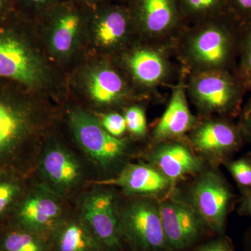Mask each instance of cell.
<instances>
[{
  "instance_id": "1",
  "label": "cell",
  "mask_w": 251,
  "mask_h": 251,
  "mask_svg": "<svg viewBox=\"0 0 251 251\" xmlns=\"http://www.w3.org/2000/svg\"><path fill=\"white\" fill-rule=\"evenodd\" d=\"M242 23L234 15L197 23L178 39V55L192 73L236 72Z\"/></svg>"
},
{
  "instance_id": "2",
  "label": "cell",
  "mask_w": 251,
  "mask_h": 251,
  "mask_svg": "<svg viewBox=\"0 0 251 251\" xmlns=\"http://www.w3.org/2000/svg\"><path fill=\"white\" fill-rule=\"evenodd\" d=\"M69 124L88 161L105 179L116 175L128 163L127 140L112 136L93 115L79 108L69 112Z\"/></svg>"
},
{
  "instance_id": "3",
  "label": "cell",
  "mask_w": 251,
  "mask_h": 251,
  "mask_svg": "<svg viewBox=\"0 0 251 251\" xmlns=\"http://www.w3.org/2000/svg\"><path fill=\"white\" fill-rule=\"evenodd\" d=\"M186 90L202 118L232 119L239 117L248 91L236 72L226 70L192 73Z\"/></svg>"
},
{
  "instance_id": "4",
  "label": "cell",
  "mask_w": 251,
  "mask_h": 251,
  "mask_svg": "<svg viewBox=\"0 0 251 251\" xmlns=\"http://www.w3.org/2000/svg\"><path fill=\"white\" fill-rule=\"evenodd\" d=\"M34 171L36 182L68 201L77 197L94 180L80 157L56 142L42 146Z\"/></svg>"
},
{
  "instance_id": "5",
  "label": "cell",
  "mask_w": 251,
  "mask_h": 251,
  "mask_svg": "<svg viewBox=\"0 0 251 251\" xmlns=\"http://www.w3.org/2000/svg\"><path fill=\"white\" fill-rule=\"evenodd\" d=\"M75 210L105 251L123 245L120 226L121 199L113 186L91 184L77 196Z\"/></svg>"
},
{
  "instance_id": "6",
  "label": "cell",
  "mask_w": 251,
  "mask_h": 251,
  "mask_svg": "<svg viewBox=\"0 0 251 251\" xmlns=\"http://www.w3.org/2000/svg\"><path fill=\"white\" fill-rule=\"evenodd\" d=\"M120 201V226L123 242L136 251H170L167 243L159 200L126 196Z\"/></svg>"
},
{
  "instance_id": "7",
  "label": "cell",
  "mask_w": 251,
  "mask_h": 251,
  "mask_svg": "<svg viewBox=\"0 0 251 251\" xmlns=\"http://www.w3.org/2000/svg\"><path fill=\"white\" fill-rule=\"evenodd\" d=\"M210 232L224 235L229 213L237 197L233 188L216 168L196 176L187 196Z\"/></svg>"
},
{
  "instance_id": "8",
  "label": "cell",
  "mask_w": 251,
  "mask_h": 251,
  "mask_svg": "<svg viewBox=\"0 0 251 251\" xmlns=\"http://www.w3.org/2000/svg\"><path fill=\"white\" fill-rule=\"evenodd\" d=\"M187 139L195 152L214 168L232 159L247 143L237 122L218 116L199 120Z\"/></svg>"
},
{
  "instance_id": "9",
  "label": "cell",
  "mask_w": 251,
  "mask_h": 251,
  "mask_svg": "<svg viewBox=\"0 0 251 251\" xmlns=\"http://www.w3.org/2000/svg\"><path fill=\"white\" fill-rule=\"evenodd\" d=\"M162 224L170 251H186L209 231L187 196L176 188L159 200Z\"/></svg>"
},
{
  "instance_id": "10",
  "label": "cell",
  "mask_w": 251,
  "mask_h": 251,
  "mask_svg": "<svg viewBox=\"0 0 251 251\" xmlns=\"http://www.w3.org/2000/svg\"><path fill=\"white\" fill-rule=\"evenodd\" d=\"M71 210L69 201L35 181L18 202V227L49 236Z\"/></svg>"
},
{
  "instance_id": "11",
  "label": "cell",
  "mask_w": 251,
  "mask_h": 251,
  "mask_svg": "<svg viewBox=\"0 0 251 251\" xmlns=\"http://www.w3.org/2000/svg\"><path fill=\"white\" fill-rule=\"evenodd\" d=\"M143 157L145 162L156 168L175 186L189 176L201 174L209 166L182 140L153 145Z\"/></svg>"
},
{
  "instance_id": "12",
  "label": "cell",
  "mask_w": 251,
  "mask_h": 251,
  "mask_svg": "<svg viewBox=\"0 0 251 251\" xmlns=\"http://www.w3.org/2000/svg\"><path fill=\"white\" fill-rule=\"evenodd\" d=\"M91 184L106 185L120 188L126 196L161 199L175 186L156 168L146 162H128L115 176L94 179Z\"/></svg>"
},
{
  "instance_id": "13",
  "label": "cell",
  "mask_w": 251,
  "mask_h": 251,
  "mask_svg": "<svg viewBox=\"0 0 251 251\" xmlns=\"http://www.w3.org/2000/svg\"><path fill=\"white\" fill-rule=\"evenodd\" d=\"M0 76L36 87L44 80V68L21 39L12 34L0 33Z\"/></svg>"
},
{
  "instance_id": "14",
  "label": "cell",
  "mask_w": 251,
  "mask_h": 251,
  "mask_svg": "<svg viewBox=\"0 0 251 251\" xmlns=\"http://www.w3.org/2000/svg\"><path fill=\"white\" fill-rule=\"evenodd\" d=\"M130 15L144 35L161 43L177 30L182 14L179 0H135Z\"/></svg>"
},
{
  "instance_id": "15",
  "label": "cell",
  "mask_w": 251,
  "mask_h": 251,
  "mask_svg": "<svg viewBox=\"0 0 251 251\" xmlns=\"http://www.w3.org/2000/svg\"><path fill=\"white\" fill-rule=\"evenodd\" d=\"M34 110L0 101V159L12 154L41 128Z\"/></svg>"
},
{
  "instance_id": "16",
  "label": "cell",
  "mask_w": 251,
  "mask_h": 251,
  "mask_svg": "<svg viewBox=\"0 0 251 251\" xmlns=\"http://www.w3.org/2000/svg\"><path fill=\"white\" fill-rule=\"evenodd\" d=\"M198 121L189 108L186 85L179 84L173 90L164 113L153 128V145L182 139L196 126Z\"/></svg>"
},
{
  "instance_id": "17",
  "label": "cell",
  "mask_w": 251,
  "mask_h": 251,
  "mask_svg": "<svg viewBox=\"0 0 251 251\" xmlns=\"http://www.w3.org/2000/svg\"><path fill=\"white\" fill-rule=\"evenodd\" d=\"M146 46L134 50L126 59V65L133 79L149 88L166 82L172 72L166 48L162 45Z\"/></svg>"
},
{
  "instance_id": "18",
  "label": "cell",
  "mask_w": 251,
  "mask_h": 251,
  "mask_svg": "<svg viewBox=\"0 0 251 251\" xmlns=\"http://www.w3.org/2000/svg\"><path fill=\"white\" fill-rule=\"evenodd\" d=\"M49 237L51 251H105L75 209L69 211Z\"/></svg>"
},
{
  "instance_id": "19",
  "label": "cell",
  "mask_w": 251,
  "mask_h": 251,
  "mask_svg": "<svg viewBox=\"0 0 251 251\" xmlns=\"http://www.w3.org/2000/svg\"><path fill=\"white\" fill-rule=\"evenodd\" d=\"M133 23L131 15L119 6L102 10L94 21V33L97 42L103 47H117L125 41Z\"/></svg>"
},
{
  "instance_id": "20",
  "label": "cell",
  "mask_w": 251,
  "mask_h": 251,
  "mask_svg": "<svg viewBox=\"0 0 251 251\" xmlns=\"http://www.w3.org/2000/svg\"><path fill=\"white\" fill-rule=\"evenodd\" d=\"M81 15L74 9L63 7L54 14L50 46L54 53L65 55L72 51L82 27Z\"/></svg>"
},
{
  "instance_id": "21",
  "label": "cell",
  "mask_w": 251,
  "mask_h": 251,
  "mask_svg": "<svg viewBox=\"0 0 251 251\" xmlns=\"http://www.w3.org/2000/svg\"><path fill=\"white\" fill-rule=\"evenodd\" d=\"M89 92L95 102L112 105L125 99L126 85L121 75L110 67L97 69L91 75Z\"/></svg>"
},
{
  "instance_id": "22",
  "label": "cell",
  "mask_w": 251,
  "mask_h": 251,
  "mask_svg": "<svg viewBox=\"0 0 251 251\" xmlns=\"http://www.w3.org/2000/svg\"><path fill=\"white\" fill-rule=\"evenodd\" d=\"M179 3L181 14L196 24L232 14L228 0H179Z\"/></svg>"
},
{
  "instance_id": "23",
  "label": "cell",
  "mask_w": 251,
  "mask_h": 251,
  "mask_svg": "<svg viewBox=\"0 0 251 251\" xmlns=\"http://www.w3.org/2000/svg\"><path fill=\"white\" fill-rule=\"evenodd\" d=\"M1 248L2 251H51L49 236L18 226L5 234Z\"/></svg>"
},
{
  "instance_id": "24",
  "label": "cell",
  "mask_w": 251,
  "mask_h": 251,
  "mask_svg": "<svg viewBox=\"0 0 251 251\" xmlns=\"http://www.w3.org/2000/svg\"><path fill=\"white\" fill-rule=\"evenodd\" d=\"M236 74L248 90H251V21L242 23L240 51Z\"/></svg>"
},
{
  "instance_id": "25",
  "label": "cell",
  "mask_w": 251,
  "mask_h": 251,
  "mask_svg": "<svg viewBox=\"0 0 251 251\" xmlns=\"http://www.w3.org/2000/svg\"><path fill=\"white\" fill-rule=\"evenodd\" d=\"M224 165L232 175L241 193L251 190V153L237 159L232 158Z\"/></svg>"
},
{
  "instance_id": "26",
  "label": "cell",
  "mask_w": 251,
  "mask_h": 251,
  "mask_svg": "<svg viewBox=\"0 0 251 251\" xmlns=\"http://www.w3.org/2000/svg\"><path fill=\"white\" fill-rule=\"evenodd\" d=\"M23 185L14 178L0 179V217L16 202L20 196H23Z\"/></svg>"
},
{
  "instance_id": "27",
  "label": "cell",
  "mask_w": 251,
  "mask_h": 251,
  "mask_svg": "<svg viewBox=\"0 0 251 251\" xmlns=\"http://www.w3.org/2000/svg\"><path fill=\"white\" fill-rule=\"evenodd\" d=\"M125 116L127 130L137 138H143L148 133V122L145 110L139 105H132L126 109Z\"/></svg>"
},
{
  "instance_id": "28",
  "label": "cell",
  "mask_w": 251,
  "mask_h": 251,
  "mask_svg": "<svg viewBox=\"0 0 251 251\" xmlns=\"http://www.w3.org/2000/svg\"><path fill=\"white\" fill-rule=\"evenodd\" d=\"M100 122L110 134L116 138H122L127 130L125 116L118 112L105 114Z\"/></svg>"
},
{
  "instance_id": "29",
  "label": "cell",
  "mask_w": 251,
  "mask_h": 251,
  "mask_svg": "<svg viewBox=\"0 0 251 251\" xmlns=\"http://www.w3.org/2000/svg\"><path fill=\"white\" fill-rule=\"evenodd\" d=\"M238 125L242 130L246 142L251 146V96L245 103L243 104L239 115Z\"/></svg>"
},
{
  "instance_id": "30",
  "label": "cell",
  "mask_w": 251,
  "mask_h": 251,
  "mask_svg": "<svg viewBox=\"0 0 251 251\" xmlns=\"http://www.w3.org/2000/svg\"><path fill=\"white\" fill-rule=\"evenodd\" d=\"M232 14L242 23L251 21V0H228Z\"/></svg>"
},
{
  "instance_id": "31",
  "label": "cell",
  "mask_w": 251,
  "mask_h": 251,
  "mask_svg": "<svg viewBox=\"0 0 251 251\" xmlns=\"http://www.w3.org/2000/svg\"><path fill=\"white\" fill-rule=\"evenodd\" d=\"M196 251H237L228 238L224 235L209 241L198 248Z\"/></svg>"
},
{
  "instance_id": "32",
  "label": "cell",
  "mask_w": 251,
  "mask_h": 251,
  "mask_svg": "<svg viewBox=\"0 0 251 251\" xmlns=\"http://www.w3.org/2000/svg\"><path fill=\"white\" fill-rule=\"evenodd\" d=\"M237 211L240 216H251V190L241 193Z\"/></svg>"
},
{
  "instance_id": "33",
  "label": "cell",
  "mask_w": 251,
  "mask_h": 251,
  "mask_svg": "<svg viewBox=\"0 0 251 251\" xmlns=\"http://www.w3.org/2000/svg\"><path fill=\"white\" fill-rule=\"evenodd\" d=\"M28 3L38 8H46L50 6L53 0H26Z\"/></svg>"
},
{
  "instance_id": "34",
  "label": "cell",
  "mask_w": 251,
  "mask_h": 251,
  "mask_svg": "<svg viewBox=\"0 0 251 251\" xmlns=\"http://www.w3.org/2000/svg\"><path fill=\"white\" fill-rule=\"evenodd\" d=\"M244 242L246 251H251V226L244 235Z\"/></svg>"
},
{
  "instance_id": "35",
  "label": "cell",
  "mask_w": 251,
  "mask_h": 251,
  "mask_svg": "<svg viewBox=\"0 0 251 251\" xmlns=\"http://www.w3.org/2000/svg\"><path fill=\"white\" fill-rule=\"evenodd\" d=\"M4 0H0V12H1V10L3 9V6H4Z\"/></svg>"
},
{
  "instance_id": "36",
  "label": "cell",
  "mask_w": 251,
  "mask_h": 251,
  "mask_svg": "<svg viewBox=\"0 0 251 251\" xmlns=\"http://www.w3.org/2000/svg\"><path fill=\"white\" fill-rule=\"evenodd\" d=\"M82 1H97V0H82Z\"/></svg>"
}]
</instances>
